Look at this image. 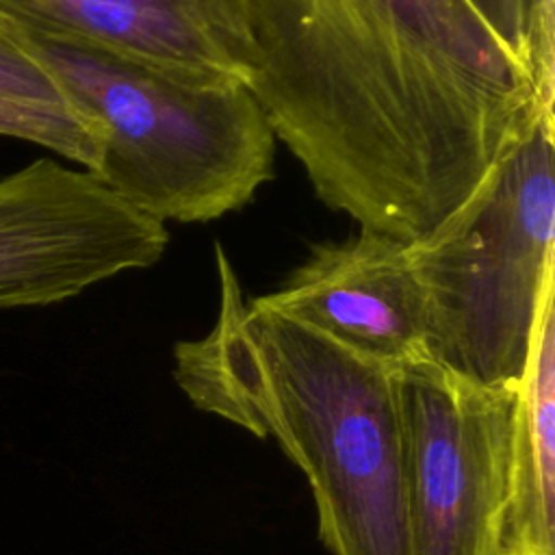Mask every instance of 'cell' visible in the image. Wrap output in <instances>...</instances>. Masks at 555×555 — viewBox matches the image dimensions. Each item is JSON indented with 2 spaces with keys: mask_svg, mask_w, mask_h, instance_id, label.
Returning a JSON list of instances; mask_svg holds the SVG:
<instances>
[{
  "mask_svg": "<svg viewBox=\"0 0 555 555\" xmlns=\"http://www.w3.org/2000/svg\"><path fill=\"white\" fill-rule=\"evenodd\" d=\"M0 134L48 147L91 173L100 165V128L76 104H52L0 93Z\"/></svg>",
  "mask_w": 555,
  "mask_h": 555,
  "instance_id": "30bf717a",
  "label": "cell"
},
{
  "mask_svg": "<svg viewBox=\"0 0 555 555\" xmlns=\"http://www.w3.org/2000/svg\"><path fill=\"white\" fill-rule=\"evenodd\" d=\"M245 4L247 89L317 197L360 228L403 241L438 228L540 106L468 0Z\"/></svg>",
  "mask_w": 555,
  "mask_h": 555,
  "instance_id": "6da1fadb",
  "label": "cell"
},
{
  "mask_svg": "<svg viewBox=\"0 0 555 555\" xmlns=\"http://www.w3.org/2000/svg\"><path fill=\"white\" fill-rule=\"evenodd\" d=\"M501 555H555V297L514 397Z\"/></svg>",
  "mask_w": 555,
  "mask_h": 555,
  "instance_id": "9c48e42d",
  "label": "cell"
},
{
  "mask_svg": "<svg viewBox=\"0 0 555 555\" xmlns=\"http://www.w3.org/2000/svg\"><path fill=\"white\" fill-rule=\"evenodd\" d=\"M555 0H522L525 22V54L531 69L553 65V26Z\"/></svg>",
  "mask_w": 555,
  "mask_h": 555,
  "instance_id": "7c38bea8",
  "label": "cell"
},
{
  "mask_svg": "<svg viewBox=\"0 0 555 555\" xmlns=\"http://www.w3.org/2000/svg\"><path fill=\"white\" fill-rule=\"evenodd\" d=\"M169 234L87 169L52 158L0 176V310L50 306L156 264Z\"/></svg>",
  "mask_w": 555,
  "mask_h": 555,
  "instance_id": "8992f818",
  "label": "cell"
},
{
  "mask_svg": "<svg viewBox=\"0 0 555 555\" xmlns=\"http://www.w3.org/2000/svg\"><path fill=\"white\" fill-rule=\"evenodd\" d=\"M514 397L434 360L397 369L410 555H501Z\"/></svg>",
  "mask_w": 555,
  "mask_h": 555,
  "instance_id": "5b68a950",
  "label": "cell"
},
{
  "mask_svg": "<svg viewBox=\"0 0 555 555\" xmlns=\"http://www.w3.org/2000/svg\"><path fill=\"white\" fill-rule=\"evenodd\" d=\"M0 17L189 74L243 85L251 74L245 0H0Z\"/></svg>",
  "mask_w": 555,
  "mask_h": 555,
  "instance_id": "ba28073f",
  "label": "cell"
},
{
  "mask_svg": "<svg viewBox=\"0 0 555 555\" xmlns=\"http://www.w3.org/2000/svg\"><path fill=\"white\" fill-rule=\"evenodd\" d=\"M388 369L431 360L423 286L408 241L360 228L321 241L284 278L249 299Z\"/></svg>",
  "mask_w": 555,
  "mask_h": 555,
  "instance_id": "52a82bcc",
  "label": "cell"
},
{
  "mask_svg": "<svg viewBox=\"0 0 555 555\" xmlns=\"http://www.w3.org/2000/svg\"><path fill=\"white\" fill-rule=\"evenodd\" d=\"M212 330L173 347V377L204 412L271 436L306 475L332 555H410L397 371L243 299L215 243Z\"/></svg>",
  "mask_w": 555,
  "mask_h": 555,
  "instance_id": "7a4b0ae2",
  "label": "cell"
},
{
  "mask_svg": "<svg viewBox=\"0 0 555 555\" xmlns=\"http://www.w3.org/2000/svg\"><path fill=\"white\" fill-rule=\"evenodd\" d=\"M553 236V111L538 106L479 189L408 241L434 362L486 388H518L542 308L555 297Z\"/></svg>",
  "mask_w": 555,
  "mask_h": 555,
  "instance_id": "277c9868",
  "label": "cell"
},
{
  "mask_svg": "<svg viewBox=\"0 0 555 555\" xmlns=\"http://www.w3.org/2000/svg\"><path fill=\"white\" fill-rule=\"evenodd\" d=\"M13 30L98 124L93 176L143 215L215 221L273 178L275 134L247 85Z\"/></svg>",
  "mask_w": 555,
  "mask_h": 555,
  "instance_id": "3957f363",
  "label": "cell"
},
{
  "mask_svg": "<svg viewBox=\"0 0 555 555\" xmlns=\"http://www.w3.org/2000/svg\"><path fill=\"white\" fill-rule=\"evenodd\" d=\"M496 37L527 65L522 0H468ZM529 67V65H527ZM531 72V69H529Z\"/></svg>",
  "mask_w": 555,
  "mask_h": 555,
  "instance_id": "4fadbf2b",
  "label": "cell"
},
{
  "mask_svg": "<svg viewBox=\"0 0 555 555\" xmlns=\"http://www.w3.org/2000/svg\"><path fill=\"white\" fill-rule=\"evenodd\" d=\"M0 93L52 104H76L56 78L28 52L17 33L0 17ZM78 106V104H76Z\"/></svg>",
  "mask_w": 555,
  "mask_h": 555,
  "instance_id": "8fae6325",
  "label": "cell"
}]
</instances>
